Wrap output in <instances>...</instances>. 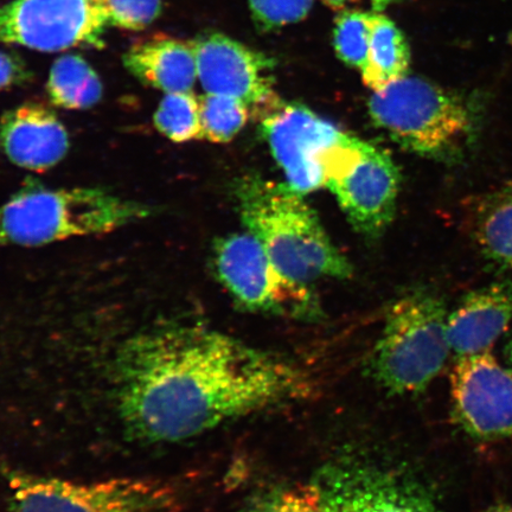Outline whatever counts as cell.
I'll list each match as a JSON object with an SVG mask.
<instances>
[{
	"label": "cell",
	"mask_w": 512,
	"mask_h": 512,
	"mask_svg": "<svg viewBox=\"0 0 512 512\" xmlns=\"http://www.w3.org/2000/svg\"><path fill=\"white\" fill-rule=\"evenodd\" d=\"M197 75L208 94L239 99L256 113L277 100L271 59L232 38L210 32L191 41Z\"/></svg>",
	"instance_id": "12"
},
{
	"label": "cell",
	"mask_w": 512,
	"mask_h": 512,
	"mask_svg": "<svg viewBox=\"0 0 512 512\" xmlns=\"http://www.w3.org/2000/svg\"><path fill=\"white\" fill-rule=\"evenodd\" d=\"M312 4L313 0H249L256 23L265 30L302 21Z\"/></svg>",
	"instance_id": "25"
},
{
	"label": "cell",
	"mask_w": 512,
	"mask_h": 512,
	"mask_svg": "<svg viewBox=\"0 0 512 512\" xmlns=\"http://www.w3.org/2000/svg\"><path fill=\"white\" fill-rule=\"evenodd\" d=\"M374 22L370 12L345 11L337 17L334 41L339 59L360 72L367 63Z\"/></svg>",
	"instance_id": "22"
},
{
	"label": "cell",
	"mask_w": 512,
	"mask_h": 512,
	"mask_svg": "<svg viewBox=\"0 0 512 512\" xmlns=\"http://www.w3.org/2000/svg\"><path fill=\"white\" fill-rule=\"evenodd\" d=\"M505 356H507V361L510 366V370H512V339L507 345V349H505Z\"/></svg>",
	"instance_id": "29"
},
{
	"label": "cell",
	"mask_w": 512,
	"mask_h": 512,
	"mask_svg": "<svg viewBox=\"0 0 512 512\" xmlns=\"http://www.w3.org/2000/svg\"><path fill=\"white\" fill-rule=\"evenodd\" d=\"M51 104L63 110H88L104 95L100 76L80 55H66L51 66L47 83Z\"/></svg>",
	"instance_id": "18"
},
{
	"label": "cell",
	"mask_w": 512,
	"mask_h": 512,
	"mask_svg": "<svg viewBox=\"0 0 512 512\" xmlns=\"http://www.w3.org/2000/svg\"><path fill=\"white\" fill-rule=\"evenodd\" d=\"M202 139L229 143L246 126L251 108L245 102L222 94L201 96Z\"/></svg>",
	"instance_id": "21"
},
{
	"label": "cell",
	"mask_w": 512,
	"mask_h": 512,
	"mask_svg": "<svg viewBox=\"0 0 512 512\" xmlns=\"http://www.w3.org/2000/svg\"><path fill=\"white\" fill-rule=\"evenodd\" d=\"M318 485L323 512H441L421 486L373 466L332 467Z\"/></svg>",
	"instance_id": "13"
},
{
	"label": "cell",
	"mask_w": 512,
	"mask_h": 512,
	"mask_svg": "<svg viewBox=\"0 0 512 512\" xmlns=\"http://www.w3.org/2000/svg\"><path fill=\"white\" fill-rule=\"evenodd\" d=\"M0 150L19 168L43 172L67 156L69 134L51 108L29 101L0 118Z\"/></svg>",
	"instance_id": "14"
},
{
	"label": "cell",
	"mask_w": 512,
	"mask_h": 512,
	"mask_svg": "<svg viewBox=\"0 0 512 512\" xmlns=\"http://www.w3.org/2000/svg\"><path fill=\"white\" fill-rule=\"evenodd\" d=\"M153 123L159 133L174 143L202 139L200 98L192 92L165 94Z\"/></svg>",
	"instance_id": "20"
},
{
	"label": "cell",
	"mask_w": 512,
	"mask_h": 512,
	"mask_svg": "<svg viewBox=\"0 0 512 512\" xmlns=\"http://www.w3.org/2000/svg\"><path fill=\"white\" fill-rule=\"evenodd\" d=\"M256 114L288 187L303 196L322 188L326 153L343 132L309 108L279 99Z\"/></svg>",
	"instance_id": "10"
},
{
	"label": "cell",
	"mask_w": 512,
	"mask_h": 512,
	"mask_svg": "<svg viewBox=\"0 0 512 512\" xmlns=\"http://www.w3.org/2000/svg\"><path fill=\"white\" fill-rule=\"evenodd\" d=\"M512 323V281L504 280L467 293L448 313L447 336L457 358L489 352Z\"/></svg>",
	"instance_id": "15"
},
{
	"label": "cell",
	"mask_w": 512,
	"mask_h": 512,
	"mask_svg": "<svg viewBox=\"0 0 512 512\" xmlns=\"http://www.w3.org/2000/svg\"><path fill=\"white\" fill-rule=\"evenodd\" d=\"M369 114L403 149L443 162L464 159L480 131L472 101L408 75L374 92Z\"/></svg>",
	"instance_id": "4"
},
{
	"label": "cell",
	"mask_w": 512,
	"mask_h": 512,
	"mask_svg": "<svg viewBox=\"0 0 512 512\" xmlns=\"http://www.w3.org/2000/svg\"><path fill=\"white\" fill-rule=\"evenodd\" d=\"M475 220V238L486 259L512 270V187L491 197Z\"/></svg>",
	"instance_id": "19"
},
{
	"label": "cell",
	"mask_w": 512,
	"mask_h": 512,
	"mask_svg": "<svg viewBox=\"0 0 512 512\" xmlns=\"http://www.w3.org/2000/svg\"><path fill=\"white\" fill-rule=\"evenodd\" d=\"M10 512H178L177 491L163 480L113 478L95 482L4 471Z\"/></svg>",
	"instance_id": "6"
},
{
	"label": "cell",
	"mask_w": 512,
	"mask_h": 512,
	"mask_svg": "<svg viewBox=\"0 0 512 512\" xmlns=\"http://www.w3.org/2000/svg\"><path fill=\"white\" fill-rule=\"evenodd\" d=\"M110 27L102 0H11L0 5V44L44 53L102 48Z\"/></svg>",
	"instance_id": "9"
},
{
	"label": "cell",
	"mask_w": 512,
	"mask_h": 512,
	"mask_svg": "<svg viewBox=\"0 0 512 512\" xmlns=\"http://www.w3.org/2000/svg\"><path fill=\"white\" fill-rule=\"evenodd\" d=\"M245 512H323L322 492L316 484H293L268 492Z\"/></svg>",
	"instance_id": "23"
},
{
	"label": "cell",
	"mask_w": 512,
	"mask_h": 512,
	"mask_svg": "<svg viewBox=\"0 0 512 512\" xmlns=\"http://www.w3.org/2000/svg\"><path fill=\"white\" fill-rule=\"evenodd\" d=\"M153 214L152 207L104 189H51L29 182L0 207V245L40 247L111 233Z\"/></svg>",
	"instance_id": "3"
},
{
	"label": "cell",
	"mask_w": 512,
	"mask_h": 512,
	"mask_svg": "<svg viewBox=\"0 0 512 512\" xmlns=\"http://www.w3.org/2000/svg\"><path fill=\"white\" fill-rule=\"evenodd\" d=\"M312 392L310 377L293 363L198 326L136 335L114 361L119 418L147 443L194 438Z\"/></svg>",
	"instance_id": "1"
},
{
	"label": "cell",
	"mask_w": 512,
	"mask_h": 512,
	"mask_svg": "<svg viewBox=\"0 0 512 512\" xmlns=\"http://www.w3.org/2000/svg\"><path fill=\"white\" fill-rule=\"evenodd\" d=\"M488 512H512V507L508 504H499L492 507Z\"/></svg>",
	"instance_id": "28"
},
{
	"label": "cell",
	"mask_w": 512,
	"mask_h": 512,
	"mask_svg": "<svg viewBox=\"0 0 512 512\" xmlns=\"http://www.w3.org/2000/svg\"><path fill=\"white\" fill-rule=\"evenodd\" d=\"M110 27L142 31L162 14L164 0H102Z\"/></svg>",
	"instance_id": "24"
},
{
	"label": "cell",
	"mask_w": 512,
	"mask_h": 512,
	"mask_svg": "<svg viewBox=\"0 0 512 512\" xmlns=\"http://www.w3.org/2000/svg\"><path fill=\"white\" fill-rule=\"evenodd\" d=\"M452 415L469 437H512V370L491 352L457 358L451 373Z\"/></svg>",
	"instance_id": "11"
},
{
	"label": "cell",
	"mask_w": 512,
	"mask_h": 512,
	"mask_svg": "<svg viewBox=\"0 0 512 512\" xmlns=\"http://www.w3.org/2000/svg\"><path fill=\"white\" fill-rule=\"evenodd\" d=\"M248 233L258 239L278 271L310 286L325 278L348 279L350 262L338 251L303 195L288 185L247 176L235 189Z\"/></svg>",
	"instance_id": "2"
},
{
	"label": "cell",
	"mask_w": 512,
	"mask_h": 512,
	"mask_svg": "<svg viewBox=\"0 0 512 512\" xmlns=\"http://www.w3.org/2000/svg\"><path fill=\"white\" fill-rule=\"evenodd\" d=\"M123 63L139 82L164 94L192 92L198 79L191 42L176 38L158 36L134 43Z\"/></svg>",
	"instance_id": "16"
},
{
	"label": "cell",
	"mask_w": 512,
	"mask_h": 512,
	"mask_svg": "<svg viewBox=\"0 0 512 512\" xmlns=\"http://www.w3.org/2000/svg\"><path fill=\"white\" fill-rule=\"evenodd\" d=\"M448 313L438 296L416 290L390 306L370 356V373L394 395L424 392L451 354Z\"/></svg>",
	"instance_id": "5"
},
{
	"label": "cell",
	"mask_w": 512,
	"mask_h": 512,
	"mask_svg": "<svg viewBox=\"0 0 512 512\" xmlns=\"http://www.w3.org/2000/svg\"><path fill=\"white\" fill-rule=\"evenodd\" d=\"M328 187L357 232L377 238L393 221L400 171L388 153L342 133L324 159Z\"/></svg>",
	"instance_id": "7"
},
{
	"label": "cell",
	"mask_w": 512,
	"mask_h": 512,
	"mask_svg": "<svg viewBox=\"0 0 512 512\" xmlns=\"http://www.w3.org/2000/svg\"><path fill=\"white\" fill-rule=\"evenodd\" d=\"M213 264L220 283L242 309L296 319L320 315L312 288L281 274L251 233L217 240Z\"/></svg>",
	"instance_id": "8"
},
{
	"label": "cell",
	"mask_w": 512,
	"mask_h": 512,
	"mask_svg": "<svg viewBox=\"0 0 512 512\" xmlns=\"http://www.w3.org/2000/svg\"><path fill=\"white\" fill-rule=\"evenodd\" d=\"M411 51L401 30L386 16L375 14L366 66L361 70L366 85L381 91L408 73Z\"/></svg>",
	"instance_id": "17"
},
{
	"label": "cell",
	"mask_w": 512,
	"mask_h": 512,
	"mask_svg": "<svg viewBox=\"0 0 512 512\" xmlns=\"http://www.w3.org/2000/svg\"><path fill=\"white\" fill-rule=\"evenodd\" d=\"M323 2L331 6V8L341 9L350 2H356V0H323ZM374 2L379 6H384L388 4L390 0H374Z\"/></svg>",
	"instance_id": "27"
},
{
	"label": "cell",
	"mask_w": 512,
	"mask_h": 512,
	"mask_svg": "<svg viewBox=\"0 0 512 512\" xmlns=\"http://www.w3.org/2000/svg\"><path fill=\"white\" fill-rule=\"evenodd\" d=\"M34 80V73L14 51L0 49V92L23 87Z\"/></svg>",
	"instance_id": "26"
}]
</instances>
